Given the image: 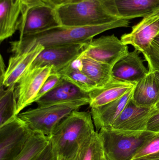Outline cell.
Listing matches in <instances>:
<instances>
[{
  "instance_id": "cb8c5ba5",
  "label": "cell",
  "mask_w": 159,
  "mask_h": 160,
  "mask_svg": "<svg viewBox=\"0 0 159 160\" xmlns=\"http://www.w3.org/2000/svg\"><path fill=\"white\" fill-rule=\"evenodd\" d=\"M50 138L34 132L25 148L15 160H36L50 143Z\"/></svg>"
},
{
  "instance_id": "5bb4252c",
  "label": "cell",
  "mask_w": 159,
  "mask_h": 160,
  "mask_svg": "<svg viewBox=\"0 0 159 160\" xmlns=\"http://www.w3.org/2000/svg\"><path fill=\"white\" fill-rule=\"evenodd\" d=\"M44 48L39 44L29 51L13 54L9 58L3 78L0 80V86L7 88L16 85Z\"/></svg>"
},
{
  "instance_id": "7a4b0ae2",
  "label": "cell",
  "mask_w": 159,
  "mask_h": 160,
  "mask_svg": "<svg viewBox=\"0 0 159 160\" xmlns=\"http://www.w3.org/2000/svg\"><path fill=\"white\" fill-rule=\"evenodd\" d=\"M89 112H72L54 130L50 142L58 158H69L77 154L81 146L95 132Z\"/></svg>"
},
{
  "instance_id": "9c48e42d",
  "label": "cell",
  "mask_w": 159,
  "mask_h": 160,
  "mask_svg": "<svg viewBox=\"0 0 159 160\" xmlns=\"http://www.w3.org/2000/svg\"><path fill=\"white\" fill-rule=\"evenodd\" d=\"M52 69L51 66L28 69L19 80L15 90L17 115L24 108L35 102L37 94L51 74Z\"/></svg>"
},
{
  "instance_id": "f1b7e54d",
  "label": "cell",
  "mask_w": 159,
  "mask_h": 160,
  "mask_svg": "<svg viewBox=\"0 0 159 160\" xmlns=\"http://www.w3.org/2000/svg\"><path fill=\"white\" fill-rule=\"evenodd\" d=\"M83 0H71L69 2H76ZM96 1L101 4L110 13L117 18H119L117 9L116 0H91Z\"/></svg>"
},
{
  "instance_id": "4fadbf2b",
  "label": "cell",
  "mask_w": 159,
  "mask_h": 160,
  "mask_svg": "<svg viewBox=\"0 0 159 160\" xmlns=\"http://www.w3.org/2000/svg\"><path fill=\"white\" fill-rule=\"evenodd\" d=\"M140 52L135 49L117 62L112 68V78L132 83H137L143 79L148 70L139 56Z\"/></svg>"
},
{
  "instance_id": "2e32d148",
  "label": "cell",
  "mask_w": 159,
  "mask_h": 160,
  "mask_svg": "<svg viewBox=\"0 0 159 160\" xmlns=\"http://www.w3.org/2000/svg\"><path fill=\"white\" fill-rule=\"evenodd\" d=\"M85 99H90L89 93L62 78L53 89L35 102L38 107H42Z\"/></svg>"
},
{
  "instance_id": "d4e9b609",
  "label": "cell",
  "mask_w": 159,
  "mask_h": 160,
  "mask_svg": "<svg viewBox=\"0 0 159 160\" xmlns=\"http://www.w3.org/2000/svg\"><path fill=\"white\" fill-rule=\"evenodd\" d=\"M105 153L101 139L98 131L82 144L78 152V160H102Z\"/></svg>"
},
{
  "instance_id": "d6986e66",
  "label": "cell",
  "mask_w": 159,
  "mask_h": 160,
  "mask_svg": "<svg viewBox=\"0 0 159 160\" xmlns=\"http://www.w3.org/2000/svg\"><path fill=\"white\" fill-rule=\"evenodd\" d=\"M132 99L143 107H156L159 101V90L153 72L148 70L147 75L136 83Z\"/></svg>"
},
{
  "instance_id": "83f0119b",
  "label": "cell",
  "mask_w": 159,
  "mask_h": 160,
  "mask_svg": "<svg viewBox=\"0 0 159 160\" xmlns=\"http://www.w3.org/2000/svg\"><path fill=\"white\" fill-rule=\"evenodd\" d=\"M61 80L62 78L58 73H51L40 88L35 98V102L53 89Z\"/></svg>"
},
{
  "instance_id": "8fae6325",
  "label": "cell",
  "mask_w": 159,
  "mask_h": 160,
  "mask_svg": "<svg viewBox=\"0 0 159 160\" xmlns=\"http://www.w3.org/2000/svg\"><path fill=\"white\" fill-rule=\"evenodd\" d=\"M159 34V9L143 18L132 28L129 33L121 36L120 40L125 45H130L143 52L147 49Z\"/></svg>"
},
{
  "instance_id": "8992f818",
  "label": "cell",
  "mask_w": 159,
  "mask_h": 160,
  "mask_svg": "<svg viewBox=\"0 0 159 160\" xmlns=\"http://www.w3.org/2000/svg\"><path fill=\"white\" fill-rule=\"evenodd\" d=\"M60 26L55 7L42 2L24 6L20 19V38Z\"/></svg>"
},
{
  "instance_id": "6da1fadb",
  "label": "cell",
  "mask_w": 159,
  "mask_h": 160,
  "mask_svg": "<svg viewBox=\"0 0 159 160\" xmlns=\"http://www.w3.org/2000/svg\"><path fill=\"white\" fill-rule=\"evenodd\" d=\"M129 20L119 18L105 24L88 27L60 26L34 34L25 36L10 42L13 54L29 51L37 45L44 48L73 44H86L105 31L129 25Z\"/></svg>"
},
{
  "instance_id": "74e56055",
  "label": "cell",
  "mask_w": 159,
  "mask_h": 160,
  "mask_svg": "<svg viewBox=\"0 0 159 160\" xmlns=\"http://www.w3.org/2000/svg\"><path fill=\"white\" fill-rule=\"evenodd\" d=\"M102 160H109L107 158H106V157L105 156L104 158H103L102 159Z\"/></svg>"
},
{
  "instance_id": "9a60e30c",
  "label": "cell",
  "mask_w": 159,
  "mask_h": 160,
  "mask_svg": "<svg viewBox=\"0 0 159 160\" xmlns=\"http://www.w3.org/2000/svg\"><path fill=\"white\" fill-rule=\"evenodd\" d=\"M134 88L121 98L114 101L102 106L91 108L90 112L96 131L99 132L102 128L112 127L126 105L131 99Z\"/></svg>"
},
{
  "instance_id": "4316f807",
  "label": "cell",
  "mask_w": 159,
  "mask_h": 160,
  "mask_svg": "<svg viewBox=\"0 0 159 160\" xmlns=\"http://www.w3.org/2000/svg\"><path fill=\"white\" fill-rule=\"evenodd\" d=\"M142 53L148 63V70L159 72V34L153 40L150 47Z\"/></svg>"
},
{
  "instance_id": "ba28073f",
  "label": "cell",
  "mask_w": 159,
  "mask_h": 160,
  "mask_svg": "<svg viewBox=\"0 0 159 160\" xmlns=\"http://www.w3.org/2000/svg\"><path fill=\"white\" fill-rule=\"evenodd\" d=\"M129 52L128 45L113 34L91 39L85 44L80 56L89 57L113 67Z\"/></svg>"
},
{
  "instance_id": "8d00e7d4",
  "label": "cell",
  "mask_w": 159,
  "mask_h": 160,
  "mask_svg": "<svg viewBox=\"0 0 159 160\" xmlns=\"http://www.w3.org/2000/svg\"><path fill=\"white\" fill-rule=\"evenodd\" d=\"M136 160H154V159H138Z\"/></svg>"
},
{
  "instance_id": "1f68e13d",
  "label": "cell",
  "mask_w": 159,
  "mask_h": 160,
  "mask_svg": "<svg viewBox=\"0 0 159 160\" xmlns=\"http://www.w3.org/2000/svg\"><path fill=\"white\" fill-rule=\"evenodd\" d=\"M42 1L52 6L55 7L59 5L69 2L71 0H42Z\"/></svg>"
},
{
  "instance_id": "603a6c76",
  "label": "cell",
  "mask_w": 159,
  "mask_h": 160,
  "mask_svg": "<svg viewBox=\"0 0 159 160\" xmlns=\"http://www.w3.org/2000/svg\"><path fill=\"white\" fill-rule=\"evenodd\" d=\"M16 85L5 89L0 86V127L17 116V100L15 95Z\"/></svg>"
},
{
  "instance_id": "44dd1931",
  "label": "cell",
  "mask_w": 159,
  "mask_h": 160,
  "mask_svg": "<svg viewBox=\"0 0 159 160\" xmlns=\"http://www.w3.org/2000/svg\"><path fill=\"white\" fill-rule=\"evenodd\" d=\"M79 58L81 71L96 84L98 88L104 86L112 79L113 67L111 66L86 56Z\"/></svg>"
},
{
  "instance_id": "5b68a950",
  "label": "cell",
  "mask_w": 159,
  "mask_h": 160,
  "mask_svg": "<svg viewBox=\"0 0 159 160\" xmlns=\"http://www.w3.org/2000/svg\"><path fill=\"white\" fill-rule=\"evenodd\" d=\"M105 157L109 160H130L156 132H130L102 128L99 132Z\"/></svg>"
},
{
  "instance_id": "277c9868",
  "label": "cell",
  "mask_w": 159,
  "mask_h": 160,
  "mask_svg": "<svg viewBox=\"0 0 159 160\" xmlns=\"http://www.w3.org/2000/svg\"><path fill=\"white\" fill-rule=\"evenodd\" d=\"M90 99L37 107L21 113L17 116L33 132L50 137L58 124L72 112L89 104Z\"/></svg>"
},
{
  "instance_id": "52a82bcc",
  "label": "cell",
  "mask_w": 159,
  "mask_h": 160,
  "mask_svg": "<svg viewBox=\"0 0 159 160\" xmlns=\"http://www.w3.org/2000/svg\"><path fill=\"white\" fill-rule=\"evenodd\" d=\"M33 132L17 116L0 127V160H16Z\"/></svg>"
},
{
  "instance_id": "d590c367",
  "label": "cell",
  "mask_w": 159,
  "mask_h": 160,
  "mask_svg": "<svg viewBox=\"0 0 159 160\" xmlns=\"http://www.w3.org/2000/svg\"><path fill=\"white\" fill-rule=\"evenodd\" d=\"M12 1L15 4H20L23 7L25 5L26 0H12Z\"/></svg>"
},
{
  "instance_id": "ffe728a7",
  "label": "cell",
  "mask_w": 159,
  "mask_h": 160,
  "mask_svg": "<svg viewBox=\"0 0 159 160\" xmlns=\"http://www.w3.org/2000/svg\"><path fill=\"white\" fill-rule=\"evenodd\" d=\"M116 5L119 18L129 20L159 9V0H116Z\"/></svg>"
},
{
  "instance_id": "e0dca14e",
  "label": "cell",
  "mask_w": 159,
  "mask_h": 160,
  "mask_svg": "<svg viewBox=\"0 0 159 160\" xmlns=\"http://www.w3.org/2000/svg\"><path fill=\"white\" fill-rule=\"evenodd\" d=\"M136 83L112 78L104 86L95 88L89 93L90 107H99L114 101L135 87Z\"/></svg>"
},
{
  "instance_id": "484cf974",
  "label": "cell",
  "mask_w": 159,
  "mask_h": 160,
  "mask_svg": "<svg viewBox=\"0 0 159 160\" xmlns=\"http://www.w3.org/2000/svg\"><path fill=\"white\" fill-rule=\"evenodd\" d=\"M141 159L159 160V132H156L145 143L130 160Z\"/></svg>"
},
{
  "instance_id": "d6a6232c",
  "label": "cell",
  "mask_w": 159,
  "mask_h": 160,
  "mask_svg": "<svg viewBox=\"0 0 159 160\" xmlns=\"http://www.w3.org/2000/svg\"><path fill=\"white\" fill-rule=\"evenodd\" d=\"M153 72V74H154V77H155V79H156V81L157 82V84L159 90V71H154ZM156 109L159 111V101L158 102L157 105L156 106Z\"/></svg>"
},
{
  "instance_id": "4dcf8cb0",
  "label": "cell",
  "mask_w": 159,
  "mask_h": 160,
  "mask_svg": "<svg viewBox=\"0 0 159 160\" xmlns=\"http://www.w3.org/2000/svg\"><path fill=\"white\" fill-rule=\"evenodd\" d=\"M147 130L159 132V111L150 118L147 124Z\"/></svg>"
},
{
  "instance_id": "7c38bea8",
  "label": "cell",
  "mask_w": 159,
  "mask_h": 160,
  "mask_svg": "<svg viewBox=\"0 0 159 160\" xmlns=\"http://www.w3.org/2000/svg\"><path fill=\"white\" fill-rule=\"evenodd\" d=\"M158 111L156 107L137 105L131 99L112 127L109 128L124 131H145L147 130V124L150 118Z\"/></svg>"
},
{
  "instance_id": "e575fe53",
  "label": "cell",
  "mask_w": 159,
  "mask_h": 160,
  "mask_svg": "<svg viewBox=\"0 0 159 160\" xmlns=\"http://www.w3.org/2000/svg\"><path fill=\"white\" fill-rule=\"evenodd\" d=\"M58 160H78V153L73 157L69 158H58Z\"/></svg>"
},
{
  "instance_id": "7402d4cb",
  "label": "cell",
  "mask_w": 159,
  "mask_h": 160,
  "mask_svg": "<svg viewBox=\"0 0 159 160\" xmlns=\"http://www.w3.org/2000/svg\"><path fill=\"white\" fill-rule=\"evenodd\" d=\"M75 60L58 73L61 78L87 93L98 88L96 84L79 69Z\"/></svg>"
},
{
  "instance_id": "ac0fdd59",
  "label": "cell",
  "mask_w": 159,
  "mask_h": 160,
  "mask_svg": "<svg viewBox=\"0 0 159 160\" xmlns=\"http://www.w3.org/2000/svg\"><path fill=\"white\" fill-rule=\"evenodd\" d=\"M23 6L12 0H0V42L12 36L18 30Z\"/></svg>"
},
{
  "instance_id": "836d02e7",
  "label": "cell",
  "mask_w": 159,
  "mask_h": 160,
  "mask_svg": "<svg viewBox=\"0 0 159 160\" xmlns=\"http://www.w3.org/2000/svg\"><path fill=\"white\" fill-rule=\"evenodd\" d=\"M42 0H26L25 6H30L35 4L42 2Z\"/></svg>"
},
{
  "instance_id": "3957f363",
  "label": "cell",
  "mask_w": 159,
  "mask_h": 160,
  "mask_svg": "<svg viewBox=\"0 0 159 160\" xmlns=\"http://www.w3.org/2000/svg\"><path fill=\"white\" fill-rule=\"evenodd\" d=\"M60 25L88 27L105 24L119 19L99 2L83 0L69 2L55 7Z\"/></svg>"
},
{
  "instance_id": "30bf717a",
  "label": "cell",
  "mask_w": 159,
  "mask_h": 160,
  "mask_svg": "<svg viewBox=\"0 0 159 160\" xmlns=\"http://www.w3.org/2000/svg\"><path fill=\"white\" fill-rule=\"evenodd\" d=\"M85 44H70L44 48L27 70L51 66V73H58L81 55Z\"/></svg>"
},
{
  "instance_id": "f546056e",
  "label": "cell",
  "mask_w": 159,
  "mask_h": 160,
  "mask_svg": "<svg viewBox=\"0 0 159 160\" xmlns=\"http://www.w3.org/2000/svg\"><path fill=\"white\" fill-rule=\"evenodd\" d=\"M58 156L50 142L36 160H58Z\"/></svg>"
}]
</instances>
